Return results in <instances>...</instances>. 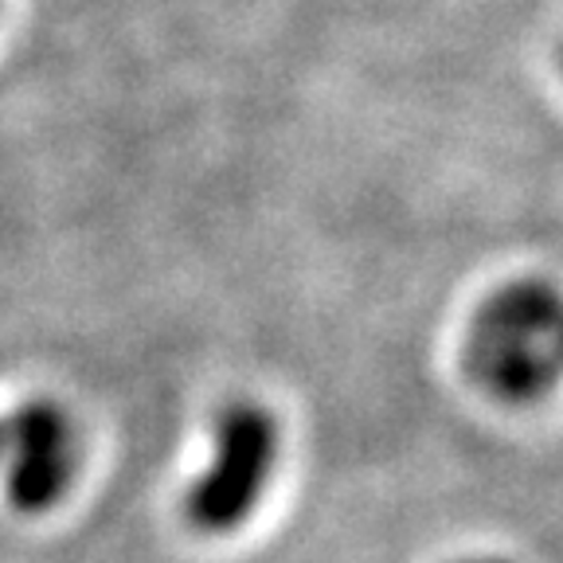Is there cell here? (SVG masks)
<instances>
[{
	"label": "cell",
	"instance_id": "5b68a950",
	"mask_svg": "<svg viewBox=\"0 0 563 563\" xmlns=\"http://www.w3.org/2000/svg\"><path fill=\"white\" fill-rule=\"evenodd\" d=\"M457 563H509V560H457Z\"/></svg>",
	"mask_w": 563,
	"mask_h": 563
},
{
	"label": "cell",
	"instance_id": "6da1fadb",
	"mask_svg": "<svg viewBox=\"0 0 563 563\" xmlns=\"http://www.w3.org/2000/svg\"><path fill=\"white\" fill-rule=\"evenodd\" d=\"M560 368V301L544 282L497 290L466 336V372L505 404H528L555 384Z\"/></svg>",
	"mask_w": 563,
	"mask_h": 563
},
{
	"label": "cell",
	"instance_id": "277c9868",
	"mask_svg": "<svg viewBox=\"0 0 563 563\" xmlns=\"http://www.w3.org/2000/svg\"><path fill=\"white\" fill-rule=\"evenodd\" d=\"M4 450H9V434H4V419H0V466H4Z\"/></svg>",
	"mask_w": 563,
	"mask_h": 563
},
{
	"label": "cell",
	"instance_id": "3957f363",
	"mask_svg": "<svg viewBox=\"0 0 563 563\" xmlns=\"http://www.w3.org/2000/svg\"><path fill=\"white\" fill-rule=\"evenodd\" d=\"M9 450H4V493L9 505L24 517L52 512L67 497L75 462H79V442L70 415L52 399H27L16 415L4 419Z\"/></svg>",
	"mask_w": 563,
	"mask_h": 563
},
{
	"label": "cell",
	"instance_id": "7a4b0ae2",
	"mask_svg": "<svg viewBox=\"0 0 563 563\" xmlns=\"http://www.w3.org/2000/svg\"><path fill=\"white\" fill-rule=\"evenodd\" d=\"M278 457V427L258 404H231L216 419L211 462L185 497L192 528L220 537L255 512Z\"/></svg>",
	"mask_w": 563,
	"mask_h": 563
}]
</instances>
